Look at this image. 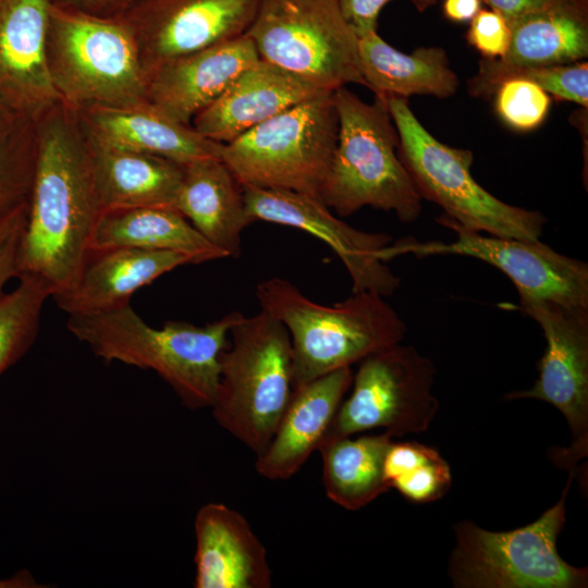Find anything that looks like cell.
Listing matches in <instances>:
<instances>
[{
	"label": "cell",
	"instance_id": "obj_1",
	"mask_svg": "<svg viewBox=\"0 0 588 588\" xmlns=\"http://www.w3.org/2000/svg\"><path fill=\"white\" fill-rule=\"evenodd\" d=\"M35 132L36 158L19 277L39 279L52 296L77 277L102 210L77 111L59 102L35 122Z\"/></svg>",
	"mask_w": 588,
	"mask_h": 588
},
{
	"label": "cell",
	"instance_id": "obj_2",
	"mask_svg": "<svg viewBox=\"0 0 588 588\" xmlns=\"http://www.w3.org/2000/svg\"><path fill=\"white\" fill-rule=\"evenodd\" d=\"M243 316L234 310L204 326L169 320L154 328L126 303L98 313L69 315L66 328L106 363L155 371L186 408L196 411L213 403L220 356L229 344L231 328Z\"/></svg>",
	"mask_w": 588,
	"mask_h": 588
},
{
	"label": "cell",
	"instance_id": "obj_3",
	"mask_svg": "<svg viewBox=\"0 0 588 588\" xmlns=\"http://www.w3.org/2000/svg\"><path fill=\"white\" fill-rule=\"evenodd\" d=\"M255 294L260 309L290 334L294 389L401 343L407 330L384 296L373 292H353L326 306L289 280L273 277L259 282Z\"/></svg>",
	"mask_w": 588,
	"mask_h": 588
},
{
	"label": "cell",
	"instance_id": "obj_4",
	"mask_svg": "<svg viewBox=\"0 0 588 588\" xmlns=\"http://www.w3.org/2000/svg\"><path fill=\"white\" fill-rule=\"evenodd\" d=\"M338 139L321 200L341 217L360 208L393 211L405 223L421 212V197L399 156V134L383 97L367 103L345 86L333 91Z\"/></svg>",
	"mask_w": 588,
	"mask_h": 588
},
{
	"label": "cell",
	"instance_id": "obj_5",
	"mask_svg": "<svg viewBox=\"0 0 588 588\" xmlns=\"http://www.w3.org/2000/svg\"><path fill=\"white\" fill-rule=\"evenodd\" d=\"M229 338L210 408L217 424L258 456L294 391L291 339L283 323L261 309L244 315Z\"/></svg>",
	"mask_w": 588,
	"mask_h": 588
},
{
	"label": "cell",
	"instance_id": "obj_6",
	"mask_svg": "<svg viewBox=\"0 0 588 588\" xmlns=\"http://www.w3.org/2000/svg\"><path fill=\"white\" fill-rule=\"evenodd\" d=\"M51 83L68 107L124 108L148 102L147 77L128 27L51 5L46 38Z\"/></svg>",
	"mask_w": 588,
	"mask_h": 588
},
{
	"label": "cell",
	"instance_id": "obj_7",
	"mask_svg": "<svg viewBox=\"0 0 588 588\" xmlns=\"http://www.w3.org/2000/svg\"><path fill=\"white\" fill-rule=\"evenodd\" d=\"M399 134V156L419 196L441 207L461 226L489 235L539 241L547 219L506 204L471 175L473 152L438 140L419 122L406 98L382 96Z\"/></svg>",
	"mask_w": 588,
	"mask_h": 588
},
{
	"label": "cell",
	"instance_id": "obj_8",
	"mask_svg": "<svg viewBox=\"0 0 588 588\" xmlns=\"http://www.w3.org/2000/svg\"><path fill=\"white\" fill-rule=\"evenodd\" d=\"M576 470L559 501L525 526L493 531L471 520L454 524L455 544L448 575L455 588H585L588 568L560 555L558 539L566 523V500Z\"/></svg>",
	"mask_w": 588,
	"mask_h": 588
},
{
	"label": "cell",
	"instance_id": "obj_9",
	"mask_svg": "<svg viewBox=\"0 0 588 588\" xmlns=\"http://www.w3.org/2000/svg\"><path fill=\"white\" fill-rule=\"evenodd\" d=\"M338 128L334 95L327 91L221 144L220 158L241 186L291 191L322 203Z\"/></svg>",
	"mask_w": 588,
	"mask_h": 588
},
{
	"label": "cell",
	"instance_id": "obj_10",
	"mask_svg": "<svg viewBox=\"0 0 588 588\" xmlns=\"http://www.w3.org/2000/svg\"><path fill=\"white\" fill-rule=\"evenodd\" d=\"M246 35L260 59L319 89L334 91L347 84L367 87L358 38L338 0H260Z\"/></svg>",
	"mask_w": 588,
	"mask_h": 588
},
{
	"label": "cell",
	"instance_id": "obj_11",
	"mask_svg": "<svg viewBox=\"0 0 588 588\" xmlns=\"http://www.w3.org/2000/svg\"><path fill=\"white\" fill-rule=\"evenodd\" d=\"M434 375L432 360L413 345L397 343L368 355L358 363L351 393L323 441L373 429L392 438L428 430L439 411Z\"/></svg>",
	"mask_w": 588,
	"mask_h": 588
},
{
	"label": "cell",
	"instance_id": "obj_12",
	"mask_svg": "<svg viewBox=\"0 0 588 588\" xmlns=\"http://www.w3.org/2000/svg\"><path fill=\"white\" fill-rule=\"evenodd\" d=\"M519 309L542 329L547 346L534 385L511 391L504 400L531 399L554 406L572 434L571 445L556 453L554 461L576 470L588 454V308L519 298Z\"/></svg>",
	"mask_w": 588,
	"mask_h": 588
},
{
	"label": "cell",
	"instance_id": "obj_13",
	"mask_svg": "<svg viewBox=\"0 0 588 588\" xmlns=\"http://www.w3.org/2000/svg\"><path fill=\"white\" fill-rule=\"evenodd\" d=\"M437 222L456 234L454 242L404 238L390 244L385 261L404 254L467 256L501 270L515 285L519 298L549 299L588 308V265L558 253L539 241H524L467 230L444 215Z\"/></svg>",
	"mask_w": 588,
	"mask_h": 588
},
{
	"label": "cell",
	"instance_id": "obj_14",
	"mask_svg": "<svg viewBox=\"0 0 588 588\" xmlns=\"http://www.w3.org/2000/svg\"><path fill=\"white\" fill-rule=\"evenodd\" d=\"M260 0H135L119 19L137 46L146 77L181 56L246 34Z\"/></svg>",
	"mask_w": 588,
	"mask_h": 588
},
{
	"label": "cell",
	"instance_id": "obj_15",
	"mask_svg": "<svg viewBox=\"0 0 588 588\" xmlns=\"http://www.w3.org/2000/svg\"><path fill=\"white\" fill-rule=\"evenodd\" d=\"M246 211L253 221L299 229L324 242L341 259L352 280V292L394 293L401 279L383 260L391 244L385 233L357 230L333 216L315 198L284 189L242 186Z\"/></svg>",
	"mask_w": 588,
	"mask_h": 588
},
{
	"label": "cell",
	"instance_id": "obj_16",
	"mask_svg": "<svg viewBox=\"0 0 588 588\" xmlns=\"http://www.w3.org/2000/svg\"><path fill=\"white\" fill-rule=\"evenodd\" d=\"M51 5V0H0V102L34 123L61 102L46 58Z\"/></svg>",
	"mask_w": 588,
	"mask_h": 588
},
{
	"label": "cell",
	"instance_id": "obj_17",
	"mask_svg": "<svg viewBox=\"0 0 588 588\" xmlns=\"http://www.w3.org/2000/svg\"><path fill=\"white\" fill-rule=\"evenodd\" d=\"M511 40L505 54L482 59L468 83L469 94L487 97L510 71L581 61L588 56V1L561 0L509 23Z\"/></svg>",
	"mask_w": 588,
	"mask_h": 588
},
{
	"label": "cell",
	"instance_id": "obj_18",
	"mask_svg": "<svg viewBox=\"0 0 588 588\" xmlns=\"http://www.w3.org/2000/svg\"><path fill=\"white\" fill-rule=\"evenodd\" d=\"M259 59L246 34L172 59L148 76V102L191 125L199 111Z\"/></svg>",
	"mask_w": 588,
	"mask_h": 588
},
{
	"label": "cell",
	"instance_id": "obj_19",
	"mask_svg": "<svg viewBox=\"0 0 588 588\" xmlns=\"http://www.w3.org/2000/svg\"><path fill=\"white\" fill-rule=\"evenodd\" d=\"M322 90L262 59L244 70L191 125L204 137L226 144Z\"/></svg>",
	"mask_w": 588,
	"mask_h": 588
},
{
	"label": "cell",
	"instance_id": "obj_20",
	"mask_svg": "<svg viewBox=\"0 0 588 588\" xmlns=\"http://www.w3.org/2000/svg\"><path fill=\"white\" fill-rule=\"evenodd\" d=\"M196 588H269L267 550L247 519L223 503L204 504L195 522Z\"/></svg>",
	"mask_w": 588,
	"mask_h": 588
},
{
	"label": "cell",
	"instance_id": "obj_21",
	"mask_svg": "<svg viewBox=\"0 0 588 588\" xmlns=\"http://www.w3.org/2000/svg\"><path fill=\"white\" fill-rule=\"evenodd\" d=\"M194 261L168 250L131 247L89 249L75 280L51 297L65 314H93L130 303L164 273Z\"/></svg>",
	"mask_w": 588,
	"mask_h": 588
},
{
	"label": "cell",
	"instance_id": "obj_22",
	"mask_svg": "<svg viewBox=\"0 0 588 588\" xmlns=\"http://www.w3.org/2000/svg\"><path fill=\"white\" fill-rule=\"evenodd\" d=\"M352 381V367H344L294 389L270 443L257 456V474L269 480L295 475L319 450Z\"/></svg>",
	"mask_w": 588,
	"mask_h": 588
},
{
	"label": "cell",
	"instance_id": "obj_23",
	"mask_svg": "<svg viewBox=\"0 0 588 588\" xmlns=\"http://www.w3.org/2000/svg\"><path fill=\"white\" fill-rule=\"evenodd\" d=\"M86 132L103 144L163 157L182 166L220 158L221 144L201 136L151 103L77 111Z\"/></svg>",
	"mask_w": 588,
	"mask_h": 588
},
{
	"label": "cell",
	"instance_id": "obj_24",
	"mask_svg": "<svg viewBox=\"0 0 588 588\" xmlns=\"http://www.w3.org/2000/svg\"><path fill=\"white\" fill-rule=\"evenodd\" d=\"M86 136L102 212L144 207L175 209L184 166L103 144L87 132Z\"/></svg>",
	"mask_w": 588,
	"mask_h": 588
},
{
	"label": "cell",
	"instance_id": "obj_25",
	"mask_svg": "<svg viewBox=\"0 0 588 588\" xmlns=\"http://www.w3.org/2000/svg\"><path fill=\"white\" fill-rule=\"evenodd\" d=\"M175 209L226 257H240L242 233L253 221L242 186L221 158L184 166Z\"/></svg>",
	"mask_w": 588,
	"mask_h": 588
},
{
	"label": "cell",
	"instance_id": "obj_26",
	"mask_svg": "<svg viewBox=\"0 0 588 588\" xmlns=\"http://www.w3.org/2000/svg\"><path fill=\"white\" fill-rule=\"evenodd\" d=\"M358 59L367 88L375 96L448 98L458 87L446 52L440 47H420L404 53L384 41L376 30L358 38Z\"/></svg>",
	"mask_w": 588,
	"mask_h": 588
},
{
	"label": "cell",
	"instance_id": "obj_27",
	"mask_svg": "<svg viewBox=\"0 0 588 588\" xmlns=\"http://www.w3.org/2000/svg\"><path fill=\"white\" fill-rule=\"evenodd\" d=\"M112 247L176 252L192 258L194 264L228 258L177 210L161 207L102 212L89 249Z\"/></svg>",
	"mask_w": 588,
	"mask_h": 588
},
{
	"label": "cell",
	"instance_id": "obj_28",
	"mask_svg": "<svg viewBox=\"0 0 588 588\" xmlns=\"http://www.w3.org/2000/svg\"><path fill=\"white\" fill-rule=\"evenodd\" d=\"M392 441L385 432L324 440L318 451L328 499L347 511H357L388 492L383 462Z\"/></svg>",
	"mask_w": 588,
	"mask_h": 588
},
{
	"label": "cell",
	"instance_id": "obj_29",
	"mask_svg": "<svg viewBox=\"0 0 588 588\" xmlns=\"http://www.w3.org/2000/svg\"><path fill=\"white\" fill-rule=\"evenodd\" d=\"M384 480L404 499L426 504L442 499L452 485L450 465L432 446L416 441H392L383 462Z\"/></svg>",
	"mask_w": 588,
	"mask_h": 588
},
{
	"label": "cell",
	"instance_id": "obj_30",
	"mask_svg": "<svg viewBox=\"0 0 588 588\" xmlns=\"http://www.w3.org/2000/svg\"><path fill=\"white\" fill-rule=\"evenodd\" d=\"M48 297L42 281L21 275L16 287L0 298V377L32 348Z\"/></svg>",
	"mask_w": 588,
	"mask_h": 588
},
{
	"label": "cell",
	"instance_id": "obj_31",
	"mask_svg": "<svg viewBox=\"0 0 588 588\" xmlns=\"http://www.w3.org/2000/svg\"><path fill=\"white\" fill-rule=\"evenodd\" d=\"M35 158V123L16 114L0 123V222L27 204Z\"/></svg>",
	"mask_w": 588,
	"mask_h": 588
},
{
	"label": "cell",
	"instance_id": "obj_32",
	"mask_svg": "<svg viewBox=\"0 0 588 588\" xmlns=\"http://www.w3.org/2000/svg\"><path fill=\"white\" fill-rule=\"evenodd\" d=\"M494 109L511 128L526 132L537 128L546 120L551 97L536 83L525 78H509L494 90Z\"/></svg>",
	"mask_w": 588,
	"mask_h": 588
},
{
	"label": "cell",
	"instance_id": "obj_33",
	"mask_svg": "<svg viewBox=\"0 0 588 588\" xmlns=\"http://www.w3.org/2000/svg\"><path fill=\"white\" fill-rule=\"evenodd\" d=\"M509 78L531 81L558 99L575 102L585 109L588 107L587 62L516 69L506 73L502 82Z\"/></svg>",
	"mask_w": 588,
	"mask_h": 588
},
{
	"label": "cell",
	"instance_id": "obj_34",
	"mask_svg": "<svg viewBox=\"0 0 588 588\" xmlns=\"http://www.w3.org/2000/svg\"><path fill=\"white\" fill-rule=\"evenodd\" d=\"M467 41L487 60L502 58L507 51L511 29L506 19L499 12L481 9L470 21Z\"/></svg>",
	"mask_w": 588,
	"mask_h": 588
},
{
	"label": "cell",
	"instance_id": "obj_35",
	"mask_svg": "<svg viewBox=\"0 0 588 588\" xmlns=\"http://www.w3.org/2000/svg\"><path fill=\"white\" fill-rule=\"evenodd\" d=\"M27 217V204L0 222V298L5 284L19 277V250Z\"/></svg>",
	"mask_w": 588,
	"mask_h": 588
},
{
	"label": "cell",
	"instance_id": "obj_36",
	"mask_svg": "<svg viewBox=\"0 0 588 588\" xmlns=\"http://www.w3.org/2000/svg\"><path fill=\"white\" fill-rule=\"evenodd\" d=\"M392 0H338L341 13L357 38L377 30L382 8Z\"/></svg>",
	"mask_w": 588,
	"mask_h": 588
},
{
	"label": "cell",
	"instance_id": "obj_37",
	"mask_svg": "<svg viewBox=\"0 0 588 588\" xmlns=\"http://www.w3.org/2000/svg\"><path fill=\"white\" fill-rule=\"evenodd\" d=\"M135 0H51L56 7L78 11L82 13L119 17Z\"/></svg>",
	"mask_w": 588,
	"mask_h": 588
},
{
	"label": "cell",
	"instance_id": "obj_38",
	"mask_svg": "<svg viewBox=\"0 0 588 588\" xmlns=\"http://www.w3.org/2000/svg\"><path fill=\"white\" fill-rule=\"evenodd\" d=\"M561 0H482L501 13L510 23L516 19L547 9Z\"/></svg>",
	"mask_w": 588,
	"mask_h": 588
},
{
	"label": "cell",
	"instance_id": "obj_39",
	"mask_svg": "<svg viewBox=\"0 0 588 588\" xmlns=\"http://www.w3.org/2000/svg\"><path fill=\"white\" fill-rule=\"evenodd\" d=\"M482 3V0H444L443 13L452 22H470Z\"/></svg>",
	"mask_w": 588,
	"mask_h": 588
},
{
	"label": "cell",
	"instance_id": "obj_40",
	"mask_svg": "<svg viewBox=\"0 0 588 588\" xmlns=\"http://www.w3.org/2000/svg\"><path fill=\"white\" fill-rule=\"evenodd\" d=\"M34 576L26 569H21L8 578H0V588H38Z\"/></svg>",
	"mask_w": 588,
	"mask_h": 588
},
{
	"label": "cell",
	"instance_id": "obj_41",
	"mask_svg": "<svg viewBox=\"0 0 588 588\" xmlns=\"http://www.w3.org/2000/svg\"><path fill=\"white\" fill-rule=\"evenodd\" d=\"M11 111H9L1 102H0V123L9 119L11 115H13Z\"/></svg>",
	"mask_w": 588,
	"mask_h": 588
},
{
	"label": "cell",
	"instance_id": "obj_42",
	"mask_svg": "<svg viewBox=\"0 0 588 588\" xmlns=\"http://www.w3.org/2000/svg\"><path fill=\"white\" fill-rule=\"evenodd\" d=\"M414 1L419 9H424L436 0H414Z\"/></svg>",
	"mask_w": 588,
	"mask_h": 588
}]
</instances>
